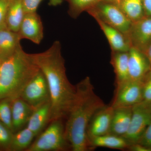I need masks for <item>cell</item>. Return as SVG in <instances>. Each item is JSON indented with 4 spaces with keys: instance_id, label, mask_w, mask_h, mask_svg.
I'll return each mask as SVG.
<instances>
[{
    "instance_id": "cell-17",
    "label": "cell",
    "mask_w": 151,
    "mask_h": 151,
    "mask_svg": "<svg viewBox=\"0 0 151 151\" xmlns=\"http://www.w3.org/2000/svg\"><path fill=\"white\" fill-rule=\"evenodd\" d=\"M18 33L9 29L6 25L0 28V58L4 60L21 46Z\"/></svg>"
},
{
    "instance_id": "cell-20",
    "label": "cell",
    "mask_w": 151,
    "mask_h": 151,
    "mask_svg": "<svg viewBox=\"0 0 151 151\" xmlns=\"http://www.w3.org/2000/svg\"><path fill=\"white\" fill-rule=\"evenodd\" d=\"M24 15L22 0H11L7 12L6 25L11 30L18 32Z\"/></svg>"
},
{
    "instance_id": "cell-1",
    "label": "cell",
    "mask_w": 151,
    "mask_h": 151,
    "mask_svg": "<svg viewBox=\"0 0 151 151\" xmlns=\"http://www.w3.org/2000/svg\"><path fill=\"white\" fill-rule=\"evenodd\" d=\"M30 55L48 84L51 98V122L66 119L75 99L76 87L66 76L60 42L55 41L46 51Z\"/></svg>"
},
{
    "instance_id": "cell-34",
    "label": "cell",
    "mask_w": 151,
    "mask_h": 151,
    "mask_svg": "<svg viewBox=\"0 0 151 151\" xmlns=\"http://www.w3.org/2000/svg\"><path fill=\"white\" fill-rule=\"evenodd\" d=\"M145 54L147 55V57L148 59L149 60L151 70V45L149 47V48L147 50Z\"/></svg>"
},
{
    "instance_id": "cell-33",
    "label": "cell",
    "mask_w": 151,
    "mask_h": 151,
    "mask_svg": "<svg viewBox=\"0 0 151 151\" xmlns=\"http://www.w3.org/2000/svg\"><path fill=\"white\" fill-rule=\"evenodd\" d=\"M124 0H99V1L111 3L117 5L119 3L122 2Z\"/></svg>"
},
{
    "instance_id": "cell-13",
    "label": "cell",
    "mask_w": 151,
    "mask_h": 151,
    "mask_svg": "<svg viewBox=\"0 0 151 151\" xmlns=\"http://www.w3.org/2000/svg\"><path fill=\"white\" fill-rule=\"evenodd\" d=\"M13 132L16 133L27 125L34 109L19 97L11 101Z\"/></svg>"
},
{
    "instance_id": "cell-2",
    "label": "cell",
    "mask_w": 151,
    "mask_h": 151,
    "mask_svg": "<svg viewBox=\"0 0 151 151\" xmlns=\"http://www.w3.org/2000/svg\"><path fill=\"white\" fill-rule=\"evenodd\" d=\"M76 87L75 99L66 118L65 137L71 150L91 151L86 134L87 127L94 113L106 105L94 92L89 77Z\"/></svg>"
},
{
    "instance_id": "cell-6",
    "label": "cell",
    "mask_w": 151,
    "mask_h": 151,
    "mask_svg": "<svg viewBox=\"0 0 151 151\" xmlns=\"http://www.w3.org/2000/svg\"><path fill=\"white\" fill-rule=\"evenodd\" d=\"M19 97L34 109L51 101L47 81L40 69L25 86Z\"/></svg>"
},
{
    "instance_id": "cell-3",
    "label": "cell",
    "mask_w": 151,
    "mask_h": 151,
    "mask_svg": "<svg viewBox=\"0 0 151 151\" xmlns=\"http://www.w3.org/2000/svg\"><path fill=\"white\" fill-rule=\"evenodd\" d=\"M39 70L30 54L20 46L0 65V100L19 97L25 86Z\"/></svg>"
},
{
    "instance_id": "cell-21",
    "label": "cell",
    "mask_w": 151,
    "mask_h": 151,
    "mask_svg": "<svg viewBox=\"0 0 151 151\" xmlns=\"http://www.w3.org/2000/svg\"><path fill=\"white\" fill-rule=\"evenodd\" d=\"M116 5L132 22L137 21L146 16L142 0H124Z\"/></svg>"
},
{
    "instance_id": "cell-4",
    "label": "cell",
    "mask_w": 151,
    "mask_h": 151,
    "mask_svg": "<svg viewBox=\"0 0 151 151\" xmlns=\"http://www.w3.org/2000/svg\"><path fill=\"white\" fill-rule=\"evenodd\" d=\"M70 150L65 137V125L62 119L50 122L46 129L42 131L37 139L26 151H65Z\"/></svg>"
},
{
    "instance_id": "cell-19",
    "label": "cell",
    "mask_w": 151,
    "mask_h": 151,
    "mask_svg": "<svg viewBox=\"0 0 151 151\" xmlns=\"http://www.w3.org/2000/svg\"><path fill=\"white\" fill-rule=\"evenodd\" d=\"M89 142L92 150L97 147L125 150L129 146L123 137L110 134L91 138Z\"/></svg>"
},
{
    "instance_id": "cell-31",
    "label": "cell",
    "mask_w": 151,
    "mask_h": 151,
    "mask_svg": "<svg viewBox=\"0 0 151 151\" xmlns=\"http://www.w3.org/2000/svg\"><path fill=\"white\" fill-rule=\"evenodd\" d=\"M127 150L131 151H150L149 149L138 143L129 146Z\"/></svg>"
},
{
    "instance_id": "cell-14",
    "label": "cell",
    "mask_w": 151,
    "mask_h": 151,
    "mask_svg": "<svg viewBox=\"0 0 151 151\" xmlns=\"http://www.w3.org/2000/svg\"><path fill=\"white\" fill-rule=\"evenodd\" d=\"M51 101H49L34 109L30 117L27 127L32 131L36 137L43 131L51 122Z\"/></svg>"
},
{
    "instance_id": "cell-16",
    "label": "cell",
    "mask_w": 151,
    "mask_h": 151,
    "mask_svg": "<svg viewBox=\"0 0 151 151\" xmlns=\"http://www.w3.org/2000/svg\"><path fill=\"white\" fill-rule=\"evenodd\" d=\"M133 107L114 108L110 134L123 137L129 127Z\"/></svg>"
},
{
    "instance_id": "cell-15",
    "label": "cell",
    "mask_w": 151,
    "mask_h": 151,
    "mask_svg": "<svg viewBox=\"0 0 151 151\" xmlns=\"http://www.w3.org/2000/svg\"><path fill=\"white\" fill-rule=\"evenodd\" d=\"M107 38L112 51L128 52L129 42L127 37L118 30L114 28L97 17L94 18Z\"/></svg>"
},
{
    "instance_id": "cell-10",
    "label": "cell",
    "mask_w": 151,
    "mask_h": 151,
    "mask_svg": "<svg viewBox=\"0 0 151 151\" xmlns=\"http://www.w3.org/2000/svg\"><path fill=\"white\" fill-rule=\"evenodd\" d=\"M113 110L111 105H105L94 113L86 130L88 140L94 137L110 134Z\"/></svg>"
},
{
    "instance_id": "cell-7",
    "label": "cell",
    "mask_w": 151,
    "mask_h": 151,
    "mask_svg": "<svg viewBox=\"0 0 151 151\" xmlns=\"http://www.w3.org/2000/svg\"><path fill=\"white\" fill-rule=\"evenodd\" d=\"M132 109V118L129 127L126 134L122 137L129 146L138 142L151 122L150 104L142 102L134 105Z\"/></svg>"
},
{
    "instance_id": "cell-11",
    "label": "cell",
    "mask_w": 151,
    "mask_h": 151,
    "mask_svg": "<svg viewBox=\"0 0 151 151\" xmlns=\"http://www.w3.org/2000/svg\"><path fill=\"white\" fill-rule=\"evenodd\" d=\"M18 34L21 39H26L39 44L44 37L43 26L37 12L25 14Z\"/></svg>"
},
{
    "instance_id": "cell-26",
    "label": "cell",
    "mask_w": 151,
    "mask_h": 151,
    "mask_svg": "<svg viewBox=\"0 0 151 151\" xmlns=\"http://www.w3.org/2000/svg\"><path fill=\"white\" fill-rule=\"evenodd\" d=\"M143 101L147 104H151V70L142 81Z\"/></svg>"
},
{
    "instance_id": "cell-9",
    "label": "cell",
    "mask_w": 151,
    "mask_h": 151,
    "mask_svg": "<svg viewBox=\"0 0 151 151\" xmlns=\"http://www.w3.org/2000/svg\"><path fill=\"white\" fill-rule=\"evenodd\" d=\"M130 46L145 54L151 45V17L132 22L127 36Z\"/></svg>"
},
{
    "instance_id": "cell-24",
    "label": "cell",
    "mask_w": 151,
    "mask_h": 151,
    "mask_svg": "<svg viewBox=\"0 0 151 151\" xmlns=\"http://www.w3.org/2000/svg\"><path fill=\"white\" fill-rule=\"evenodd\" d=\"M11 101L9 98L0 100V121L13 132Z\"/></svg>"
},
{
    "instance_id": "cell-30",
    "label": "cell",
    "mask_w": 151,
    "mask_h": 151,
    "mask_svg": "<svg viewBox=\"0 0 151 151\" xmlns=\"http://www.w3.org/2000/svg\"><path fill=\"white\" fill-rule=\"evenodd\" d=\"M146 16L151 17V0H142Z\"/></svg>"
},
{
    "instance_id": "cell-29",
    "label": "cell",
    "mask_w": 151,
    "mask_h": 151,
    "mask_svg": "<svg viewBox=\"0 0 151 151\" xmlns=\"http://www.w3.org/2000/svg\"><path fill=\"white\" fill-rule=\"evenodd\" d=\"M11 0H0V28L6 25L7 12Z\"/></svg>"
},
{
    "instance_id": "cell-25",
    "label": "cell",
    "mask_w": 151,
    "mask_h": 151,
    "mask_svg": "<svg viewBox=\"0 0 151 151\" xmlns=\"http://www.w3.org/2000/svg\"><path fill=\"white\" fill-rule=\"evenodd\" d=\"M14 133L0 121V146L9 150Z\"/></svg>"
},
{
    "instance_id": "cell-32",
    "label": "cell",
    "mask_w": 151,
    "mask_h": 151,
    "mask_svg": "<svg viewBox=\"0 0 151 151\" xmlns=\"http://www.w3.org/2000/svg\"><path fill=\"white\" fill-rule=\"evenodd\" d=\"M63 0H49L50 5L52 6H57L60 4L62 2Z\"/></svg>"
},
{
    "instance_id": "cell-28",
    "label": "cell",
    "mask_w": 151,
    "mask_h": 151,
    "mask_svg": "<svg viewBox=\"0 0 151 151\" xmlns=\"http://www.w3.org/2000/svg\"><path fill=\"white\" fill-rule=\"evenodd\" d=\"M151 151V122L137 143Z\"/></svg>"
},
{
    "instance_id": "cell-18",
    "label": "cell",
    "mask_w": 151,
    "mask_h": 151,
    "mask_svg": "<svg viewBox=\"0 0 151 151\" xmlns=\"http://www.w3.org/2000/svg\"><path fill=\"white\" fill-rule=\"evenodd\" d=\"M111 63L116 74V84L129 79V51H112Z\"/></svg>"
},
{
    "instance_id": "cell-23",
    "label": "cell",
    "mask_w": 151,
    "mask_h": 151,
    "mask_svg": "<svg viewBox=\"0 0 151 151\" xmlns=\"http://www.w3.org/2000/svg\"><path fill=\"white\" fill-rule=\"evenodd\" d=\"M69 4L68 12L73 18L92 7L99 0H66Z\"/></svg>"
},
{
    "instance_id": "cell-22",
    "label": "cell",
    "mask_w": 151,
    "mask_h": 151,
    "mask_svg": "<svg viewBox=\"0 0 151 151\" xmlns=\"http://www.w3.org/2000/svg\"><path fill=\"white\" fill-rule=\"evenodd\" d=\"M36 136L27 127L14 133L9 150L11 151H26L32 144Z\"/></svg>"
},
{
    "instance_id": "cell-8",
    "label": "cell",
    "mask_w": 151,
    "mask_h": 151,
    "mask_svg": "<svg viewBox=\"0 0 151 151\" xmlns=\"http://www.w3.org/2000/svg\"><path fill=\"white\" fill-rule=\"evenodd\" d=\"M111 105L113 108L133 107L143 101L142 81L129 79L116 85Z\"/></svg>"
},
{
    "instance_id": "cell-5",
    "label": "cell",
    "mask_w": 151,
    "mask_h": 151,
    "mask_svg": "<svg viewBox=\"0 0 151 151\" xmlns=\"http://www.w3.org/2000/svg\"><path fill=\"white\" fill-rule=\"evenodd\" d=\"M86 12L118 30L127 38L132 22L116 5L99 1Z\"/></svg>"
},
{
    "instance_id": "cell-36",
    "label": "cell",
    "mask_w": 151,
    "mask_h": 151,
    "mask_svg": "<svg viewBox=\"0 0 151 151\" xmlns=\"http://www.w3.org/2000/svg\"><path fill=\"white\" fill-rule=\"evenodd\" d=\"M150 106H151V104H150Z\"/></svg>"
},
{
    "instance_id": "cell-27",
    "label": "cell",
    "mask_w": 151,
    "mask_h": 151,
    "mask_svg": "<svg viewBox=\"0 0 151 151\" xmlns=\"http://www.w3.org/2000/svg\"><path fill=\"white\" fill-rule=\"evenodd\" d=\"M43 0H22L24 13L35 12Z\"/></svg>"
},
{
    "instance_id": "cell-35",
    "label": "cell",
    "mask_w": 151,
    "mask_h": 151,
    "mask_svg": "<svg viewBox=\"0 0 151 151\" xmlns=\"http://www.w3.org/2000/svg\"><path fill=\"white\" fill-rule=\"evenodd\" d=\"M3 60L1 59V58H0V65H1V64L2 62L3 61Z\"/></svg>"
},
{
    "instance_id": "cell-12",
    "label": "cell",
    "mask_w": 151,
    "mask_h": 151,
    "mask_svg": "<svg viewBox=\"0 0 151 151\" xmlns=\"http://www.w3.org/2000/svg\"><path fill=\"white\" fill-rule=\"evenodd\" d=\"M128 65L129 78L134 81H142L151 70L146 54L133 47L129 51Z\"/></svg>"
}]
</instances>
